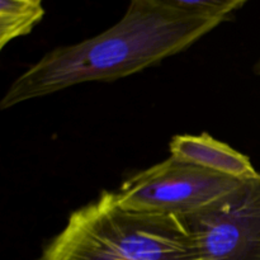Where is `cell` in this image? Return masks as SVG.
I'll return each mask as SVG.
<instances>
[{
    "instance_id": "cell-1",
    "label": "cell",
    "mask_w": 260,
    "mask_h": 260,
    "mask_svg": "<svg viewBox=\"0 0 260 260\" xmlns=\"http://www.w3.org/2000/svg\"><path fill=\"white\" fill-rule=\"evenodd\" d=\"M221 19L190 14L173 0H134L123 17L95 37L48 51L20 74L0 109L90 81H116L172 57L212 32Z\"/></svg>"
},
{
    "instance_id": "cell-2",
    "label": "cell",
    "mask_w": 260,
    "mask_h": 260,
    "mask_svg": "<svg viewBox=\"0 0 260 260\" xmlns=\"http://www.w3.org/2000/svg\"><path fill=\"white\" fill-rule=\"evenodd\" d=\"M37 260H202L183 217L121 207L114 190L70 213Z\"/></svg>"
},
{
    "instance_id": "cell-3",
    "label": "cell",
    "mask_w": 260,
    "mask_h": 260,
    "mask_svg": "<svg viewBox=\"0 0 260 260\" xmlns=\"http://www.w3.org/2000/svg\"><path fill=\"white\" fill-rule=\"evenodd\" d=\"M241 182L170 156L124 180L121 207L150 215L187 217L233 192Z\"/></svg>"
},
{
    "instance_id": "cell-4",
    "label": "cell",
    "mask_w": 260,
    "mask_h": 260,
    "mask_svg": "<svg viewBox=\"0 0 260 260\" xmlns=\"http://www.w3.org/2000/svg\"><path fill=\"white\" fill-rule=\"evenodd\" d=\"M183 220L202 260H260V172Z\"/></svg>"
},
{
    "instance_id": "cell-5",
    "label": "cell",
    "mask_w": 260,
    "mask_h": 260,
    "mask_svg": "<svg viewBox=\"0 0 260 260\" xmlns=\"http://www.w3.org/2000/svg\"><path fill=\"white\" fill-rule=\"evenodd\" d=\"M170 156L202 169L245 182L259 174L246 155L215 139L201 135H175L169 142Z\"/></svg>"
},
{
    "instance_id": "cell-6",
    "label": "cell",
    "mask_w": 260,
    "mask_h": 260,
    "mask_svg": "<svg viewBox=\"0 0 260 260\" xmlns=\"http://www.w3.org/2000/svg\"><path fill=\"white\" fill-rule=\"evenodd\" d=\"M41 0H3L0 3V50L15 38L27 36L42 22Z\"/></svg>"
},
{
    "instance_id": "cell-7",
    "label": "cell",
    "mask_w": 260,
    "mask_h": 260,
    "mask_svg": "<svg viewBox=\"0 0 260 260\" xmlns=\"http://www.w3.org/2000/svg\"><path fill=\"white\" fill-rule=\"evenodd\" d=\"M177 7L190 14L228 20L246 4L245 0H173Z\"/></svg>"
},
{
    "instance_id": "cell-8",
    "label": "cell",
    "mask_w": 260,
    "mask_h": 260,
    "mask_svg": "<svg viewBox=\"0 0 260 260\" xmlns=\"http://www.w3.org/2000/svg\"><path fill=\"white\" fill-rule=\"evenodd\" d=\"M253 71H254V74H255L256 76H259V78H260V57L258 58V61L255 62V65H254Z\"/></svg>"
}]
</instances>
